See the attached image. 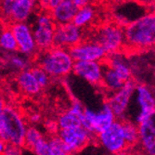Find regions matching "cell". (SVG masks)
<instances>
[{
    "instance_id": "6da1fadb",
    "label": "cell",
    "mask_w": 155,
    "mask_h": 155,
    "mask_svg": "<svg viewBox=\"0 0 155 155\" xmlns=\"http://www.w3.org/2000/svg\"><path fill=\"white\" fill-rule=\"evenodd\" d=\"M124 48L132 50H148L155 43V16L147 13L128 23L124 29Z\"/></svg>"
},
{
    "instance_id": "7a4b0ae2",
    "label": "cell",
    "mask_w": 155,
    "mask_h": 155,
    "mask_svg": "<svg viewBox=\"0 0 155 155\" xmlns=\"http://www.w3.org/2000/svg\"><path fill=\"white\" fill-rule=\"evenodd\" d=\"M74 61L68 49L52 47L47 50L39 51L37 65L44 69L50 77L60 78L70 74L73 71Z\"/></svg>"
},
{
    "instance_id": "3957f363",
    "label": "cell",
    "mask_w": 155,
    "mask_h": 155,
    "mask_svg": "<svg viewBox=\"0 0 155 155\" xmlns=\"http://www.w3.org/2000/svg\"><path fill=\"white\" fill-rule=\"evenodd\" d=\"M26 128L21 112L12 106H5L0 112V138L6 143L22 147Z\"/></svg>"
},
{
    "instance_id": "277c9868",
    "label": "cell",
    "mask_w": 155,
    "mask_h": 155,
    "mask_svg": "<svg viewBox=\"0 0 155 155\" xmlns=\"http://www.w3.org/2000/svg\"><path fill=\"white\" fill-rule=\"evenodd\" d=\"M56 25L57 24L53 21L49 11L44 10L37 15L35 22L32 27V32L38 51H44L53 47Z\"/></svg>"
},
{
    "instance_id": "5b68a950",
    "label": "cell",
    "mask_w": 155,
    "mask_h": 155,
    "mask_svg": "<svg viewBox=\"0 0 155 155\" xmlns=\"http://www.w3.org/2000/svg\"><path fill=\"white\" fill-rule=\"evenodd\" d=\"M115 120L114 114L106 102L97 111L84 109L82 125L91 135H97L110 127Z\"/></svg>"
},
{
    "instance_id": "8992f818",
    "label": "cell",
    "mask_w": 155,
    "mask_h": 155,
    "mask_svg": "<svg viewBox=\"0 0 155 155\" xmlns=\"http://www.w3.org/2000/svg\"><path fill=\"white\" fill-rule=\"evenodd\" d=\"M94 41L101 45L107 55L120 52L124 48V32L118 24H106L97 32Z\"/></svg>"
},
{
    "instance_id": "52a82bcc",
    "label": "cell",
    "mask_w": 155,
    "mask_h": 155,
    "mask_svg": "<svg viewBox=\"0 0 155 155\" xmlns=\"http://www.w3.org/2000/svg\"><path fill=\"white\" fill-rule=\"evenodd\" d=\"M100 144L111 154H117L128 148L123 131V121L115 120L110 127L97 134Z\"/></svg>"
},
{
    "instance_id": "ba28073f",
    "label": "cell",
    "mask_w": 155,
    "mask_h": 155,
    "mask_svg": "<svg viewBox=\"0 0 155 155\" xmlns=\"http://www.w3.org/2000/svg\"><path fill=\"white\" fill-rule=\"evenodd\" d=\"M136 83L130 79L124 82V86L117 91L114 92L107 101L117 120L124 121L128 110L129 103L134 96Z\"/></svg>"
},
{
    "instance_id": "9c48e42d",
    "label": "cell",
    "mask_w": 155,
    "mask_h": 155,
    "mask_svg": "<svg viewBox=\"0 0 155 155\" xmlns=\"http://www.w3.org/2000/svg\"><path fill=\"white\" fill-rule=\"evenodd\" d=\"M83 36L82 28L77 27L73 22L58 24L56 25L54 31L53 47L69 49L80 43L83 40Z\"/></svg>"
},
{
    "instance_id": "30bf717a",
    "label": "cell",
    "mask_w": 155,
    "mask_h": 155,
    "mask_svg": "<svg viewBox=\"0 0 155 155\" xmlns=\"http://www.w3.org/2000/svg\"><path fill=\"white\" fill-rule=\"evenodd\" d=\"M69 53L74 61H91L102 62L107 58V53L96 41H81L69 48Z\"/></svg>"
},
{
    "instance_id": "8fae6325",
    "label": "cell",
    "mask_w": 155,
    "mask_h": 155,
    "mask_svg": "<svg viewBox=\"0 0 155 155\" xmlns=\"http://www.w3.org/2000/svg\"><path fill=\"white\" fill-rule=\"evenodd\" d=\"M58 136L61 138L71 154L80 151L91 140V134L83 125L72 128L60 129Z\"/></svg>"
},
{
    "instance_id": "7c38bea8",
    "label": "cell",
    "mask_w": 155,
    "mask_h": 155,
    "mask_svg": "<svg viewBox=\"0 0 155 155\" xmlns=\"http://www.w3.org/2000/svg\"><path fill=\"white\" fill-rule=\"evenodd\" d=\"M134 94L139 108V111L136 116V123L138 124L154 116L155 98L153 91L146 84H137Z\"/></svg>"
},
{
    "instance_id": "4fadbf2b",
    "label": "cell",
    "mask_w": 155,
    "mask_h": 155,
    "mask_svg": "<svg viewBox=\"0 0 155 155\" xmlns=\"http://www.w3.org/2000/svg\"><path fill=\"white\" fill-rule=\"evenodd\" d=\"M17 42L18 50L24 56H31L37 50L32 27L25 22H12L9 26Z\"/></svg>"
},
{
    "instance_id": "5bb4252c",
    "label": "cell",
    "mask_w": 155,
    "mask_h": 155,
    "mask_svg": "<svg viewBox=\"0 0 155 155\" xmlns=\"http://www.w3.org/2000/svg\"><path fill=\"white\" fill-rule=\"evenodd\" d=\"M76 76L86 80L87 82L100 86L101 84L103 65L101 61H74L73 71Z\"/></svg>"
},
{
    "instance_id": "9a60e30c",
    "label": "cell",
    "mask_w": 155,
    "mask_h": 155,
    "mask_svg": "<svg viewBox=\"0 0 155 155\" xmlns=\"http://www.w3.org/2000/svg\"><path fill=\"white\" fill-rule=\"evenodd\" d=\"M138 142L144 155H155V120L154 116L137 124Z\"/></svg>"
},
{
    "instance_id": "2e32d148",
    "label": "cell",
    "mask_w": 155,
    "mask_h": 155,
    "mask_svg": "<svg viewBox=\"0 0 155 155\" xmlns=\"http://www.w3.org/2000/svg\"><path fill=\"white\" fill-rule=\"evenodd\" d=\"M84 108L79 101H74L70 109L58 117L57 124L60 129H67L82 125Z\"/></svg>"
},
{
    "instance_id": "e0dca14e",
    "label": "cell",
    "mask_w": 155,
    "mask_h": 155,
    "mask_svg": "<svg viewBox=\"0 0 155 155\" xmlns=\"http://www.w3.org/2000/svg\"><path fill=\"white\" fill-rule=\"evenodd\" d=\"M78 8L73 0H62L53 7L49 13L56 24H65L72 22Z\"/></svg>"
},
{
    "instance_id": "ac0fdd59",
    "label": "cell",
    "mask_w": 155,
    "mask_h": 155,
    "mask_svg": "<svg viewBox=\"0 0 155 155\" xmlns=\"http://www.w3.org/2000/svg\"><path fill=\"white\" fill-rule=\"evenodd\" d=\"M38 0H19L10 11L8 21L25 22L32 15Z\"/></svg>"
},
{
    "instance_id": "d6986e66",
    "label": "cell",
    "mask_w": 155,
    "mask_h": 155,
    "mask_svg": "<svg viewBox=\"0 0 155 155\" xmlns=\"http://www.w3.org/2000/svg\"><path fill=\"white\" fill-rule=\"evenodd\" d=\"M106 60H107L106 63L114 70L124 82H126L131 79L132 76L131 68L128 65L127 61L121 54V51L107 55Z\"/></svg>"
},
{
    "instance_id": "ffe728a7",
    "label": "cell",
    "mask_w": 155,
    "mask_h": 155,
    "mask_svg": "<svg viewBox=\"0 0 155 155\" xmlns=\"http://www.w3.org/2000/svg\"><path fill=\"white\" fill-rule=\"evenodd\" d=\"M17 83L21 90L28 96H36L42 90V87L35 80L30 69H25L20 72L17 77Z\"/></svg>"
},
{
    "instance_id": "44dd1931",
    "label": "cell",
    "mask_w": 155,
    "mask_h": 155,
    "mask_svg": "<svg viewBox=\"0 0 155 155\" xmlns=\"http://www.w3.org/2000/svg\"><path fill=\"white\" fill-rule=\"evenodd\" d=\"M124 82L118 76V74L107 63L106 65H103L101 84H103L105 88H107L108 90L114 93L119 90L124 86Z\"/></svg>"
},
{
    "instance_id": "7402d4cb",
    "label": "cell",
    "mask_w": 155,
    "mask_h": 155,
    "mask_svg": "<svg viewBox=\"0 0 155 155\" xmlns=\"http://www.w3.org/2000/svg\"><path fill=\"white\" fill-rule=\"evenodd\" d=\"M96 17V10L93 6L87 5L78 8L75 15L73 19V23L79 28H84L89 25Z\"/></svg>"
},
{
    "instance_id": "603a6c76",
    "label": "cell",
    "mask_w": 155,
    "mask_h": 155,
    "mask_svg": "<svg viewBox=\"0 0 155 155\" xmlns=\"http://www.w3.org/2000/svg\"><path fill=\"white\" fill-rule=\"evenodd\" d=\"M123 131L125 142L128 147L135 146L138 143V128L137 125L129 121H123Z\"/></svg>"
},
{
    "instance_id": "cb8c5ba5",
    "label": "cell",
    "mask_w": 155,
    "mask_h": 155,
    "mask_svg": "<svg viewBox=\"0 0 155 155\" xmlns=\"http://www.w3.org/2000/svg\"><path fill=\"white\" fill-rule=\"evenodd\" d=\"M0 48L8 52L18 51L17 42L10 28H6L0 34Z\"/></svg>"
},
{
    "instance_id": "d4e9b609",
    "label": "cell",
    "mask_w": 155,
    "mask_h": 155,
    "mask_svg": "<svg viewBox=\"0 0 155 155\" xmlns=\"http://www.w3.org/2000/svg\"><path fill=\"white\" fill-rule=\"evenodd\" d=\"M42 138H44V137L37 128H35V126H29V127L26 128L23 146L32 150L34 146L38 141H40Z\"/></svg>"
},
{
    "instance_id": "484cf974",
    "label": "cell",
    "mask_w": 155,
    "mask_h": 155,
    "mask_svg": "<svg viewBox=\"0 0 155 155\" xmlns=\"http://www.w3.org/2000/svg\"><path fill=\"white\" fill-rule=\"evenodd\" d=\"M48 142L51 147V155H72L59 136L52 137Z\"/></svg>"
},
{
    "instance_id": "4316f807",
    "label": "cell",
    "mask_w": 155,
    "mask_h": 155,
    "mask_svg": "<svg viewBox=\"0 0 155 155\" xmlns=\"http://www.w3.org/2000/svg\"><path fill=\"white\" fill-rule=\"evenodd\" d=\"M30 71L32 72V74L35 76V80L37 81V83L39 84V86L42 88H44V87L48 86L51 77L46 73V71L44 69H42L40 66L37 65V66L30 68Z\"/></svg>"
},
{
    "instance_id": "83f0119b",
    "label": "cell",
    "mask_w": 155,
    "mask_h": 155,
    "mask_svg": "<svg viewBox=\"0 0 155 155\" xmlns=\"http://www.w3.org/2000/svg\"><path fill=\"white\" fill-rule=\"evenodd\" d=\"M35 155H51V147L48 140L42 138L32 149Z\"/></svg>"
},
{
    "instance_id": "f1b7e54d",
    "label": "cell",
    "mask_w": 155,
    "mask_h": 155,
    "mask_svg": "<svg viewBox=\"0 0 155 155\" xmlns=\"http://www.w3.org/2000/svg\"><path fill=\"white\" fill-rule=\"evenodd\" d=\"M19 0H0V11L4 19L8 21L10 11Z\"/></svg>"
},
{
    "instance_id": "f546056e",
    "label": "cell",
    "mask_w": 155,
    "mask_h": 155,
    "mask_svg": "<svg viewBox=\"0 0 155 155\" xmlns=\"http://www.w3.org/2000/svg\"><path fill=\"white\" fill-rule=\"evenodd\" d=\"M9 61L14 68L20 70V71L28 69V61L25 57H22V56L14 55L9 59Z\"/></svg>"
},
{
    "instance_id": "4dcf8cb0",
    "label": "cell",
    "mask_w": 155,
    "mask_h": 155,
    "mask_svg": "<svg viewBox=\"0 0 155 155\" xmlns=\"http://www.w3.org/2000/svg\"><path fill=\"white\" fill-rule=\"evenodd\" d=\"M1 155H22V150L21 146L6 143V147Z\"/></svg>"
},
{
    "instance_id": "1f68e13d",
    "label": "cell",
    "mask_w": 155,
    "mask_h": 155,
    "mask_svg": "<svg viewBox=\"0 0 155 155\" xmlns=\"http://www.w3.org/2000/svg\"><path fill=\"white\" fill-rule=\"evenodd\" d=\"M61 1H62V0H38V3L44 8V10L49 11L53 7H55Z\"/></svg>"
},
{
    "instance_id": "d6a6232c",
    "label": "cell",
    "mask_w": 155,
    "mask_h": 155,
    "mask_svg": "<svg viewBox=\"0 0 155 155\" xmlns=\"http://www.w3.org/2000/svg\"><path fill=\"white\" fill-rule=\"evenodd\" d=\"M46 125H47V129H48L50 133H52V134H54V133H58V131L60 130L59 125H58L57 122L49 121V122H48V124H47Z\"/></svg>"
},
{
    "instance_id": "836d02e7",
    "label": "cell",
    "mask_w": 155,
    "mask_h": 155,
    "mask_svg": "<svg viewBox=\"0 0 155 155\" xmlns=\"http://www.w3.org/2000/svg\"><path fill=\"white\" fill-rule=\"evenodd\" d=\"M42 120V116L40 114H38V112H34V114H32L29 117V122L33 124H39Z\"/></svg>"
},
{
    "instance_id": "e575fe53",
    "label": "cell",
    "mask_w": 155,
    "mask_h": 155,
    "mask_svg": "<svg viewBox=\"0 0 155 155\" xmlns=\"http://www.w3.org/2000/svg\"><path fill=\"white\" fill-rule=\"evenodd\" d=\"M93 0H73V2L75 4L77 8H82L87 5H91Z\"/></svg>"
},
{
    "instance_id": "d590c367",
    "label": "cell",
    "mask_w": 155,
    "mask_h": 155,
    "mask_svg": "<svg viewBox=\"0 0 155 155\" xmlns=\"http://www.w3.org/2000/svg\"><path fill=\"white\" fill-rule=\"evenodd\" d=\"M115 155H135V153L132 152V151L127 150V149H126V150H123V151H121V152H119V153H117Z\"/></svg>"
},
{
    "instance_id": "8d00e7d4",
    "label": "cell",
    "mask_w": 155,
    "mask_h": 155,
    "mask_svg": "<svg viewBox=\"0 0 155 155\" xmlns=\"http://www.w3.org/2000/svg\"><path fill=\"white\" fill-rule=\"evenodd\" d=\"M5 147H6V142H4L3 140H2L1 138H0V155L2 154V152H3Z\"/></svg>"
},
{
    "instance_id": "74e56055",
    "label": "cell",
    "mask_w": 155,
    "mask_h": 155,
    "mask_svg": "<svg viewBox=\"0 0 155 155\" xmlns=\"http://www.w3.org/2000/svg\"><path fill=\"white\" fill-rule=\"evenodd\" d=\"M5 106H6V105H5V101H4V100H3L2 96L0 95V112L2 111V110L4 109Z\"/></svg>"
},
{
    "instance_id": "f35d334b",
    "label": "cell",
    "mask_w": 155,
    "mask_h": 155,
    "mask_svg": "<svg viewBox=\"0 0 155 155\" xmlns=\"http://www.w3.org/2000/svg\"><path fill=\"white\" fill-rule=\"evenodd\" d=\"M5 29V28L3 27V25L1 24V23H0V34H1L2 32H3V30Z\"/></svg>"
}]
</instances>
